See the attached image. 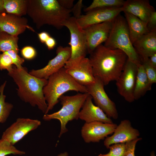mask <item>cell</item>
Returning a JSON list of instances; mask_svg holds the SVG:
<instances>
[{"instance_id": "cell-1", "label": "cell", "mask_w": 156, "mask_h": 156, "mask_svg": "<svg viewBox=\"0 0 156 156\" xmlns=\"http://www.w3.org/2000/svg\"><path fill=\"white\" fill-rule=\"evenodd\" d=\"M88 58L95 77L105 86L116 81L120 75L128 57L119 49H111L102 44L90 54Z\"/></svg>"}, {"instance_id": "cell-2", "label": "cell", "mask_w": 156, "mask_h": 156, "mask_svg": "<svg viewBox=\"0 0 156 156\" xmlns=\"http://www.w3.org/2000/svg\"><path fill=\"white\" fill-rule=\"evenodd\" d=\"M8 74L18 87L16 89L20 99L32 107L37 106L45 114L47 105L43 88L47 83V79L31 75L25 67L18 68L14 66Z\"/></svg>"}, {"instance_id": "cell-3", "label": "cell", "mask_w": 156, "mask_h": 156, "mask_svg": "<svg viewBox=\"0 0 156 156\" xmlns=\"http://www.w3.org/2000/svg\"><path fill=\"white\" fill-rule=\"evenodd\" d=\"M71 13V10L62 7L57 0H29L27 14L38 29L47 25L60 29Z\"/></svg>"}, {"instance_id": "cell-4", "label": "cell", "mask_w": 156, "mask_h": 156, "mask_svg": "<svg viewBox=\"0 0 156 156\" xmlns=\"http://www.w3.org/2000/svg\"><path fill=\"white\" fill-rule=\"evenodd\" d=\"M74 91L88 93L86 86L77 83L66 72L64 67L51 75L43 88V92L47 108L45 114L51 110L59 102L60 97L66 92Z\"/></svg>"}, {"instance_id": "cell-5", "label": "cell", "mask_w": 156, "mask_h": 156, "mask_svg": "<svg viewBox=\"0 0 156 156\" xmlns=\"http://www.w3.org/2000/svg\"><path fill=\"white\" fill-rule=\"evenodd\" d=\"M104 45L110 49L121 50L129 59L137 65L141 63L131 40L126 20L120 14L113 21L109 36Z\"/></svg>"}, {"instance_id": "cell-6", "label": "cell", "mask_w": 156, "mask_h": 156, "mask_svg": "<svg viewBox=\"0 0 156 156\" xmlns=\"http://www.w3.org/2000/svg\"><path fill=\"white\" fill-rule=\"evenodd\" d=\"M88 93H78L73 96L62 95L59 99L62 106L61 109L53 113L44 114L42 119L45 121L56 119L60 123L61 129L59 137L67 132L66 125L69 121L79 118L80 111L86 98Z\"/></svg>"}, {"instance_id": "cell-7", "label": "cell", "mask_w": 156, "mask_h": 156, "mask_svg": "<svg viewBox=\"0 0 156 156\" xmlns=\"http://www.w3.org/2000/svg\"><path fill=\"white\" fill-rule=\"evenodd\" d=\"M67 27L70 34L71 54L70 58L64 67L67 68L73 66L86 57L88 53L87 42L84 30L79 26L77 19L70 16L62 23Z\"/></svg>"}, {"instance_id": "cell-8", "label": "cell", "mask_w": 156, "mask_h": 156, "mask_svg": "<svg viewBox=\"0 0 156 156\" xmlns=\"http://www.w3.org/2000/svg\"><path fill=\"white\" fill-rule=\"evenodd\" d=\"M103 82L95 77L94 82L86 87L88 93L93 99L95 105L101 109L110 118L117 119L118 114L115 103L109 97Z\"/></svg>"}, {"instance_id": "cell-9", "label": "cell", "mask_w": 156, "mask_h": 156, "mask_svg": "<svg viewBox=\"0 0 156 156\" xmlns=\"http://www.w3.org/2000/svg\"><path fill=\"white\" fill-rule=\"evenodd\" d=\"M137 69V65L128 58L120 75L116 81L118 93L129 103L135 101L133 93Z\"/></svg>"}, {"instance_id": "cell-10", "label": "cell", "mask_w": 156, "mask_h": 156, "mask_svg": "<svg viewBox=\"0 0 156 156\" xmlns=\"http://www.w3.org/2000/svg\"><path fill=\"white\" fill-rule=\"evenodd\" d=\"M41 124L37 119L19 118L3 132L1 139L14 145L29 133L36 129Z\"/></svg>"}, {"instance_id": "cell-11", "label": "cell", "mask_w": 156, "mask_h": 156, "mask_svg": "<svg viewBox=\"0 0 156 156\" xmlns=\"http://www.w3.org/2000/svg\"><path fill=\"white\" fill-rule=\"evenodd\" d=\"M122 12V7L98 8L81 15L77 21L83 29L104 22L113 21Z\"/></svg>"}, {"instance_id": "cell-12", "label": "cell", "mask_w": 156, "mask_h": 156, "mask_svg": "<svg viewBox=\"0 0 156 156\" xmlns=\"http://www.w3.org/2000/svg\"><path fill=\"white\" fill-rule=\"evenodd\" d=\"M56 53V56L45 67L38 70L33 69L29 73L37 78L47 79L51 75L64 66L70 57V48L60 46L57 48Z\"/></svg>"}, {"instance_id": "cell-13", "label": "cell", "mask_w": 156, "mask_h": 156, "mask_svg": "<svg viewBox=\"0 0 156 156\" xmlns=\"http://www.w3.org/2000/svg\"><path fill=\"white\" fill-rule=\"evenodd\" d=\"M117 125L100 122L85 123L81 130V136L86 143L98 142L113 133Z\"/></svg>"}, {"instance_id": "cell-14", "label": "cell", "mask_w": 156, "mask_h": 156, "mask_svg": "<svg viewBox=\"0 0 156 156\" xmlns=\"http://www.w3.org/2000/svg\"><path fill=\"white\" fill-rule=\"evenodd\" d=\"M113 21L95 24L84 29L86 40L88 53L90 54L97 47L107 40L112 29Z\"/></svg>"}, {"instance_id": "cell-15", "label": "cell", "mask_w": 156, "mask_h": 156, "mask_svg": "<svg viewBox=\"0 0 156 156\" xmlns=\"http://www.w3.org/2000/svg\"><path fill=\"white\" fill-rule=\"evenodd\" d=\"M112 134L104 139V144L107 148L113 144L125 143L133 140L138 138L140 135L139 131L134 128L130 121L127 119L121 121Z\"/></svg>"}, {"instance_id": "cell-16", "label": "cell", "mask_w": 156, "mask_h": 156, "mask_svg": "<svg viewBox=\"0 0 156 156\" xmlns=\"http://www.w3.org/2000/svg\"><path fill=\"white\" fill-rule=\"evenodd\" d=\"M27 23V19L23 16L6 12L0 14V31L12 36H18L27 29L35 32L34 29Z\"/></svg>"}, {"instance_id": "cell-17", "label": "cell", "mask_w": 156, "mask_h": 156, "mask_svg": "<svg viewBox=\"0 0 156 156\" xmlns=\"http://www.w3.org/2000/svg\"><path fill=\"white\" fill-rule=\"evenodd\" d=\"M65 69L66 72L81 85L86 86L95 81V77L88 58L86 57L75 65Z\"/></svg>"}, {"instance_id": "cell-18", "label": "cell", "mask_w": 156, "mask_h": 156, "mask_svg": "<svg viewBox=\"0 0 156 156\" xmlns=\"http://www.w3.org/2000/svg\"><path fill=\"white\" fill-rule=\"evenodd\" d=\"M92 98L89 95L86 98L80 111L79 118L85 123L100 122L105 123H112L111 119L103 111L94 105Z\"/></svg>"}, {"instance_id": "cell-19", "label": "cell", "mask_w": 156, "mask_h": 156, "mask_svg": "<svg viewBox=\"0 0 156 156\" xmlns=\"http://www.w3.org/2000/svg\"><path fill=\"white\" fill-rule=\"evenodd\" d=\"M141 62L156 53V29L142 36L133 44Z\"/></svg>"}, {"instance_id": "cell-20", "label": "cell", "mask_w": 156, "mask_h": 156, "mask_svg": "<svg viewBox=\"0 0 156 156\" xmlns=\"http://www.w3.org/2000/svg\"><path fill=\"white\" fill-rule=\"evenodd\" d=\"M122 7L124 12L137 17L146 25L151 13L155 11L148 0H127Z\"/></svg>"}, {"instance_id": "cell-21", "label": "cell", "mask_w": 156, "mask_h": 156, "mask_svg": "<svg viewBox=\"0 0 156 156\" xmlns=\"http://www.w3.org/2000/svg\"><path fill=\"white\" fill-rule=\"evenodd\" d=\"M131 40L133 44L140 37L150 31L147 25L137 17L124 12Z\"/></svg>"}, {"instance_id": "cell-22", "label": "cell", "mask_w": 156, "mask_h": 156, "mask_svg": "<svg viewBox=\"0 0 156 156\" xmlns=\"http://www.w3.org/2000/svg\"><path fill=\"white\" fill-rule=\"evenodd\" d=\"M137 72L133 96L135 100L143 96L146 92L151 90L152 85L150 83L141 63L137 65Z\"/></svg>"}, {"instance_id": "cell-23", "label": "cell", "mask_w": 156, "mask_h": 156, "mask_svg": "<svg viewBox=\"0 0 156 156\" xmlns=\"http://www.w3.org/2000/svg\"><path fill=\"white\" fill-rule=\"evenodd\" d=\"M6 13L22 16L27 14L29 0H3Z\"/></svg>"}, {"instance_id": "cell-24", "label": "cell", "mask_w": 156, "mask_h": 156, "mask_svg": "<svg viewBox=\"0 0 156 156\" xmlns=\"http://www.w3.org/2000/svg\"><path fill=\"white\" fill-rule=\"evenodd\" d=\"M18 37L10 35L3 31H0V52L4 53L13 50L18 53Z\"/></svg>"}, {"instance_id": "cell-25", "label": "cell", "mask_w": 156, "mask_h": 156, "mask_svg": "<svg viewBox=\"0 0 156 156\" xmlns=\"http://www.w3.org/2000/svg\"><path fill=\"white\" fill-rule=\"evenodd\" d=\"M6 81L0 86V123L6 122L13 108V105L5 101L6 96L4 94V90Z\"/></svg>"}, {"instance_id": "cell-26", "label": "cell", "mask_w": 156, "mask_h": 156, "mask_svg": "<svg viewBox=\"0 0 156 156\" xmlns=\"http://www.w3.org/2000/svg\"><path fill=\"white\" fill-rule=\"evenodd\" d=\"M125 1L123 0H94L84 11L87 12L98 8L122 7Z\"/></svg>"}, {"instance_id": "cell-27", "label": "cell", "mask_w": 156, "mask_h": 156, "mask_svg": "<svg viewBox=\"0 0 156 156\" xmlns=\"http://www.w3.org/2000/svg\"><path fill=\"white\" fill-rule=\"evenodd\" d=\"M25 152L17 149L13 145L4 139H0V156H7L10 155H23Z\"/></svg>"}, {"instance_id": "cell-28", "label": "cell", "mask_w": 156, "mask_h": 156, "mask_svg": "<svg viewBox=\"0 0 156 156\" xmlns=\"http://www.w3.org/2000/svg\"><path fill=\"white\" fill-rule=\"evenodd\" d=\"M109 152L105 154H99L98 156H125V143L112 144L109 147Z\"/></svg>"}, {"instance_id": "cell-29", "label": "cell", "mask_w": 156, "mask_h": 156, "mask_svg": "<svg viewBox=\"0 0 156 156\" xmlns=\"http://www.w3.org/2000/svg\"><path fill=\"white\" fill-rule=\"evenodd\" d=\"M141 63L144 68L146 75L151 85L156 83V68L149 63L148 59L142 61Z\"/></svg>"}, {"instance_id": "cell-30", "label": "cell", "mask_w": 156, "mask_h": 156, "mask_svg": "<svg viewBox=\"0 0 156 156\" xmlns=\"http://www.w3.org/2000/svg\"><path fill=\"white\" fill-rule=\"evenodd\" d=\"M13 64L12 59L6 53L0 54V70H6L8 72L12 69Z\"/></svg>"}, {"instance_id": "cell-31", "label": "cell", "mask_w": 156, "mask_h": 156, "mask_svg": "<svg viewBox=\"0 0 156 156\" xmlns=\"http://www.w3.org/2000/svg\"><path fill=\"white\" fill-rule=\"evenodd\" d=\"M5 52L8 54L11 57L13 64L18 68H21L23 64L25 62V59L21 57L18 54V53L13 50H9Z\"/></svg>"}, {"instance_id": "cell-32", "label": "cell", "mask_w": 156, "mask_h": 156, "mask_svg": "<svg viewBox=\"0 0 156 156\" xmlns=\"http://www.w3.org/2000/svg\"><path fill=\"white\" fill-rule=\"evenodd\" d=\"M21 52L24 58L27 60L34 59L37 55L36 51L34 48L29 46L24 47L21 49Z\"/></svg>"}, {"instance_id": "cell-33", "label": "cell", "mask_w": 156, "mask_h": 156, "mask_svg": "<svg viewBox=\"0 0 156 156\" xmlns=\"http://www.w3.org/2000/svg\"><path fill=\"white\" fill-rule=\"evenodd\" d=\"M142 138H138L125 143V156H135V150L137 143L141 140Z\"/></svg>"}, {"instance_id": "cell-34", "label": "cell", "mask_w": 156, "mask_h": 156, "mask_svg": "<svg viewBox=\"0 0 156 156\" xmlns=\"http://www.w3.org/2000/svg\"><path fill=\"white\" fill-rule=\"evenodd\" d=\"M82 2V0H79L76 4L74 5L73 7L71 9V12L73 14V17L77 19L79 18L81 15V9L83 6Z\"/></svg>"}, {"instance_id": "cell-35", "label": "cell", "mask_w": 156, "mask_h": 156, "mask_svg": "<svg viewBox=\"0 0 156 156\" xmlns=\"http://www.w3.org/2000/svg\"><path fill=\"white\" fill-rule=\"evenodd\" d=\"M147 28L149 31L156 29V12H153L151 14L147 24Z\"/></svg>"}, {"instance_id": "cell-36", "label": "cell", "mask_w": 156, "mask_h": 156, "mask_svg": "<svg viewBox=\"0 0 156 156\" xmlns=\"http://www.w3.org/2000/svg\"><path fill=\"white\" fill-rule=\"evenodd\" d=\"M63 8L68 10H71L74 5L73 0H57Z\"/></svg>"}, {"instance_id": "cell-37", "label": "cell", "mask_w": 156, "mask_h": 156, "mask_svg": "<svg viewBox=\"0 0 156 156\" xmlns=\"http://www.w3.org/2000/svg\"><path fill=\"white\" fill-rule=\"evenodd\" d=\"M45 44L49 50H51L54 49L56 44L55 39L51 36L45 42Z\"/></svg>"}, {"instance_id": "cell-38", "label": "cell", "mask_w": 156, "mask_h": 156, "mask_svg": "<svg viewBox=\"0 0 156 156\" xmlns=\"http://www.w3.org/2000/svg\"><path fill=\"white\" fill-rule=\"evenodd\" d=\"M38 35L40 41L43 43H45L46 40L51 36L48 32L44 31L38 33Z\"/></svg>"}, {"instance_id": "cell-39", "label": "cell", "mask_w": 156, "mask_h": 156, "mask_svg": "<svg viewBox=\"0 0 156 156\" xmlns=\"http://www.w3.org/2000/svg\"><path fill=\"white\" fill-rule=\"evenodd\" d=\"M148 61L152 66L156 68V53L151 56L148 58Z\"/></svg>"}, {"instance_id": "cell-40", "label": "cell", "mask_w": 156, "mask_h": 156, "mask_svg": "<svg viewBox=\"0 0 156 156\" xmlns=\"http://www.w3.org/2000/svg\"><path fill=\"white\" fill-rule=\"evenodd\" d=\"M6 12L4 7L3 0H0V14Z\"/></svg>"}, {"instance_id": "cell-41", "label": "cell", "mask_w": 156, "mask_h": 156, "mask_svg": "<svg viewBox=\"0 0 156 156\" xmlns=\"http://www.w3.org/2000/svg\"><path fill=\"white\" fill-rule=\"evenodd\" d=\"M57 156H68V154L67 152L61 153L59 154Z\"/></svg>"}, {"instance_id": "cell-42", "label": "cell", "mask_w": 156, "mask_h": 156, "mask_svg": "<svg viewBox=\"0 0 156 156\" xmlns=\"http://www.w3.org/2000/svg\"><path fill=\"white\" fill-rule=\"evenodd\" d=\"M150 156H155V153L154 151H152L150 153Z\"/></svg>"}]
</instances>
